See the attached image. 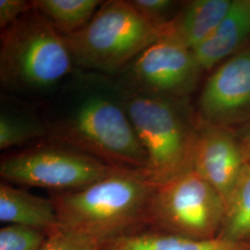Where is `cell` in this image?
Segmentation results:
<instances>
[{
  "label": "cell",
  "instance_id": "ac0fdd59",
  "mask_svg": "<svg viewBox=\"0 0 250 250\" xmlns=\"http://www.w3.org/2000/svg\"><path fill=\"white\" fill-rule=\"evenodd\" d=\"M46 238L43 231L8 224L0 230V250H41Z\"/></svg>",
  "mask_w": 250,
  "mask_h": 250
},
{
  "label": "cell",
  "instance_id": "44dd1931",
  "mask_svg": "<svg viewBox=\"0 0 250 250\" xmlns=\"http://www.w3.org/2000/svg\"><path fill=\"white\" fill-rule=\"evenodd\" d=\"M33 1L25 0H1L0 1V28L12 24L19 18L33 9Z\"/></svg>",
  "mask_w": 250,
  "mask_h": 250
},
{
  "label": "cell",
  "instance_id": "9a60e30c",
  "mask_svg": "<svg viewBox=\"0 0 250 250\" xmlns=\"http://www.w3.org/2000/svg\"><path fill=\"white\" fill-rule=\"evenodd\" d=\"M11 99H2L0 109V148L5 150L36 140L46 139L43 118L33 108Z\"/></svg>",
  "mask_w": 250,
  "mask_h": 250
},
{
  "label": "cell",
  "instance_id": "ba28073f",
  "mask_svg": "<svg viewBox=\"0 0 250 250\" xmlns=\"http://www.w3.org/2000/svg\"><path fill=\"white\" fill-rule=\"evenodd\" d=\"M201 72L191 48L163 36L136 56L116 79L127 89L185 99L195 89Z\"/></svg>",
  "mask_w": 250,
  "mask_h": 250
},
{
  "label": "cell",
  "instance_id": "e0dca14e",
  "mask_svg": "<svg viewBox=\"0 0 250 250\" xmlns=\"http://www.w3.org/2000/svg\"><path fill=\"white\" fill-rule=\"evenodd\" d=\"M99 0H35L41 11L63 36L82 29L89 22L102 5Z\"/></svg>",
  "mask_w": 250,
  "mask_h": 250
},
{
  "label": "cell",
  "instance_id": "4fadbf2b",
  "mask_svg": "<svg viewBox=\"0 0 250 250\" xmlns=\"http://www.w3.org/2000/svg\"><path fill=\"white\" fill-rule=\"evenodd\" d=\"M0 221L49 232L59 226L52 198L33 195L25 190L0 184Z\"/></svg>",
  "mask_w": 250,
  "mask_h": 250
},
{
  "label": "cell",
  "instance_id": "7a4b0ae2",
  "mask_svg": "<svg viewBox=\"0 0 250 250\" xmlns=\"http://www.w3.org/2000/svg\"><path fill=\"white\" fill-rule=\"evenodd\" d=\"M156 185L147 170L118 168L87 188L58 192L51 198L59 226L105 246L146 224Z\"/></svg>",
  "mask_w": 250,
  "mask_h": 250
},
{
  "label": "cell",
  "instance_id": "3957f363",
  "mask_svg": "<svg viewBox=\"0 0 250 250\" xmlns=\"http://www.w3.org/2000/svg\"><path fill=\"white\" fill-rule=\"evenodd\" d=\"M76 69L64 36L35 7L2 30L0 83L6 93L50 99Z\"/></svg>",
  "mask_w": 250,
  "mask_h": 250
},
{
  "label": "cell",
  "instance_id": "ffe728a7",
  "mask_svg": "<svg viewBox=\"0 0 250 250\" xmlns=\"http://www.w3.org/2000/svg\"><path fill=\"white\" fill-rule=\"evenodd\" d=\"M144 18L152 24L160 28H165L172 19L169 17L174 6L170 0H132L130 1Z\"/></svg>",
  "mask_w": 250,
  "mask_h": 250
},
{
  "label": "cell",
  "instance_id": "277c9868",
  "mask_svg": "<svg viewBox=\"0 0 250 250\" xmlns=\"http://www.w3.org/2000/svg\"><path fill=\"white\" fill-rule=\"evenodd\" d=\"M122 88L125 108L146 154V170L152 180L161 184L192 169L197 117L192 116L185 99L140 93L123 85Z\"/></svg>",
  "mask_w": 250,
  "mask_h": 250
},
{
  "label": "cell",
  "instance_id": "8fae6325",
  "mask_svg": "<svg viewBox=\"0 0 250 250\" xmlns=\"http://www.w3.org/2000/svg\"><path fill=\"white\" fill-rule=\"evenodd\" d=\"M250 38V0H233L224 21L193 52L200 69L208 70L237 53Z\"/></svg>",
  "mask_w": 250,
  "mask_h": 250
},
{
  "label": "cell",
  "instance_id": "52a82bcc",
  "mask_svg": "<svg viewBox=\"0 0 250 250\" xmlns=\"http://www.w3.org/2000/svg\"><path fill=\"white\" fill-rule=\"evenodd\" d=\"M118 168L60 144L47 141L2 158V178L59 192L77 191L106 178Z\"/></svg>",
  "mask_w": 250,
  "mask_h": 250
},
{
  "label": "cell",
  "instance_id": "7c38bea8",
  "mask_svg": "<svg viewBox=\"0 0 250 250\" xmlns=\"http://www.w3.org/2000/svg\"><path fill=\"white\" fill-rule=\"evenodd\" d=\"M232 3L233 0L191 1L167 24L164 36L177 39L193 50L220 25Z\"/></svg>",
  "mask_w": 250,
  "mask_h": 250
},
{
  "label": "cell",
  "instance_id": "603a6c76",
  "mask_svg": "<svg viewBox=\"0 0 250 250\" xmlns=\"http://www.w3.org/2000/svg\"><path fill=\"white\" fill-rule=\"evenodd\" d=\"M101 250H112L111 248H109V247H107V246H104L102 249H101Z\"/></svg>",
  "mask_w": 250,
  "mask_h": 250
},
{
  "label": "cell",
  "instance_id": "5b68a950",
  "mask_svg": "<svg viewBox=\"0 0 250 250\" xmlns=\"http://www.w3.org/2000/svg\"><path fill=\"white\" fill-rule=\"evenodd\" d=\"M165 31L144 18L130 1L109 0L86 25L64 37L76 68L113 76Z\"/></svg>",
  "mask_w": 250,
  "mask_h": 250
},
{
  "label": "cell",
  "instance_id": "d6986e66",
  "mask_svg": "<svg viewBox=\"0 0 250 250\" xmlns=\"http://www.w3.org/2000/svg\"><path fill=\"white\" fill-rule=\"evenodd\" d=\"M103 247L89 236L58 226L47 234L41 250H101Z\"/></svg>",
  "mask_w": 250,
  "mask_h": 250
},
{
  "label": "cell",
  "instance_id": "6da1fadb",
  "mask_svg": "<svg viewBox=\"0 0 250 250\" xmlns=\"http://www.w3.org/2000/svg\"><path fill=\"white\" fill-rule=\"evenodd\" d=\"M47 141L85 153L116 168L147 169V158L115 77L76 69L41 114Z\"/></svg>",
  "mask_w": 250,
  "mask_h": 250
},
{
  "label": "cell",
  "instance_id": "9c48e42d",
  "mask_svg": "<svg viewBox=\"0 0 250 250\" xmlns=\"http://www.w3.org/2000/svg\"><path fill=\"white\" fill-rule=\"evenodd\" d=\"M200 119L229 127L250 120V47L230 57L215 71L198 101Z\"/></svg>",
  "mask_w": 250,
  "mask_h": 250
},
{
  "label": "cell",
  "instance_id": "30bf717a",
  "mask_svg": "<svg viewBox=\"0 0 250 250\" xmlns=\"http://www.w3.org/2000/svg\"><path fill=\"white\" fill-rule=\"evenodd\" d=\"M246 164L238 139L228 127L207 123L197 116L193 169L216 190L224 205Z\"/></svg>",
  "mask_w": 250,
  "mask_h": 250
},
{
  "label": "cell",
  "instance_id": "2e32d148",
  "mask_svg": "<svg viewBox=\"0 0 250 250\" xmlns=\"http://www.w3.org/2000/svg\"><path fill=\"white\" fill-rule=\"evenodd\" d=\"M219 236L230 241L250 243V165L248 163L225 204Z\"/></svg>",
  "mask_w": 250,
  "mask_h": 250
},
{
  "label": "cell",
  "instance_id": "5bb4252c",
  "mask_svg": "<svg viewBox=\"0 0 250 250\" xmlns=\"http://www.w3.org/2000/svg\"><path fill=\"white\" fill-rule=\"evenodd\" d=\"M105 246L114 250H250V243L230 241L221 236L200 240L160 231H136Z\"/></svg>",
  "mask_w": 250,
  "mask_h": 250
},
{
  "label": "cell",
  "instance_id": "8992f818",
  "mask_svg": "<svg viewBox=\"0 0 250 250\" xmlns=\"http://www.w3.org/2000/svg\"><path fill=\"white\" fill-rule=\"evenodd\" d=\"M224 213L223 198L192 168L156 185L146 224L160 232L205 240L220 235Z\"/></svg>",
  "mask_w": 250,
  "mask_h": 250
},
{
  "label": "cell",
  "instance_id": "7402d4cb",
  "mask_svg": "<svg viewBox=\"0 0 250 250\" xmlns=\"http://www.w3.org/2000/svg\"><path fill=\"white\" fill-rule=\"evenodd\" d=\"M237 139L244 158L247 163L250 165V120L244 125L240 134L237 136Z\"/></svg>",
  "mask_w": 250,
  "mask_h": 250
}]
</instances>
